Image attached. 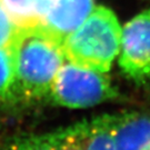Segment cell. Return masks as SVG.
<instances>
[{"label":"cell","mask_w":150,"mask_h":150,"mask_svg":"<svg viewBox=\"0 0 150 150\" xmlns=\"http://www.w3.org/2000/svg\"><path fill=\"white\" fill-rule=\"evenodd\" d=\"M8 49L16 101L48 99L52 82L66 61L62 43L37 26L18 28Z\"/></svg>","instance_id":"cell-1"},{"label":"cell","mask_w":150,"mask_h":150,"mask_svg":"<svg viewBox=\"0 0 150 150\" xmlns=\"http://www.w3.org/2000/svg\"><path fill=\"white\" fill-rule=\"evenodd\" d=\"M120 40L121 27L116 15L100 6L62 41V50L69 62L108 72L119 54Z\"/></svg>","instance_id":"cell-2"},{"label":"cell","mask_w":150,"mask_h":150,"mask_svg":"<svg viewBox=\"0 0 150 150\" xmlns=\"http://www.w3.org/2000/svg\"><path fill=\"white\" fill-rule=\"evenodd\" d=\"M118 97L106 72L64 61L54 78L48 99L57 106L85 109Z\"/></svg>","instance_id":"cell-3"},{"label":"cell","mask_w":150,"mask_h":150,"mask_svg":"<svg viewBox=\"0 0 150 150\" xmlns=\"http://www.w3.org/2000/svg\"><path fill=\"white\" fill-rule=\"evenodd\" d=\"M119 66L136 85L150 86V9L121 28Z\"/></svg>","instance_id":"cell-4"},{"label":"cell","mask_w":150,"mask_h":150,"mask_svg":"<svg viewBox=\"0 0 150 150\" xmlns=\"http://www.w3.org/2000/svg\"><path fill=\"white\" fill-rule=\"evenodd\" d=\"M113 115H105L58 130L69 150H115Z\"/></svg>","instance_id":"cell-5"},{"label":"cell","mask_w":150,"mask_h":150,"mask_svg":"<svg viewBox=\"0 0 150 150\" xmlns=\"http://www.w3.org/2000/svg\"><path fill=\"white\" fill-rule=\"evenodd\" d=\"M95 0H51L41 27L62 43L93 10Z\"/></svg>","instance_id":"cell-6"},{"label":"cell","mask_w":150,"mask_h":150,"mask_svg":"<svg viewBox=\"0 0 150 150\" xmlns=\"http://www.w3.org/2000/svg\"><path fill=\"white\" fill-rule=\"evenodd\" d=\"M112 134L115 150H150V112L113 115Z\"/></svg>","instance_id":"cell-7"},{"label":"cell","mask_w":150,"mask_h":150,"mask_svg":"<svg viewBox=\"0 0 150 150\" xmlns=\"http://www.w3.org/2000/svg\"><path fill=\"white\" fill-rule=\"evenodd\" d=\"M18 28L41 25L51 0H0Z\"/></svg>","instance_id":"cell-8"},{"label":"cell","mask_w":150,"mask_h":150,"mask_svg":"<svg viewBox=\"0 0 150 150\" xmlns=\"http://www.w3.org/2000/svg\"><path fill=\"white\" fill-rule=\"evenodd\" d=\"M0 150H69L58 130L54 132L0 140Z\"/></svg>","instance_id":"cell-9"},{"label":"cell","mask_w":150,"mask_h":150,"mask_svg":"<svg viewBox=\"0 0 150 150\" xmlns=\"http://www.w3.org/2000/svg\"><path fill=\"white\" fill-rule=\"evenodd\" d=\"M16 101L10 51L0 47V105Z\"/></svg>","instance_id":"cell-10"},{"label":"cell","mask_w":150,"mask_h":150,"mask_svg":"<svg viewBox=\"0 0 150 150\" xmlns=\"http://www.w3.org/2000/svg\"><path fill=\"white\" fill-rule=\"evenodd\" d=\"M18 27L11 20L8 12L6 11L0 1V47L9 48L11 41L16 36Z\"/></svg>","instance_id":"cell-11"}]
</instances>
